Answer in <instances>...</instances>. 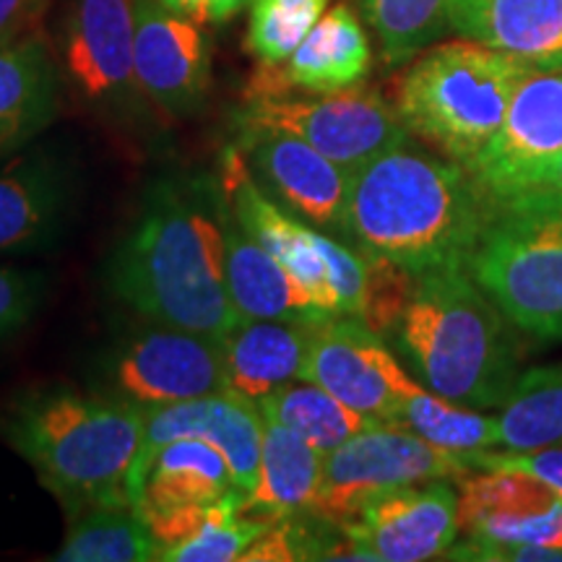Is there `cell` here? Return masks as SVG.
I'll list each match as a JSON object with an SVG mask.
<instances>
[{
    "label": "cell",
    "instance_id": "4fadbf2b",
    "mask_svg": "<svg viewBox=\"0 0 562 562\" xmlns=\"http://www.w3.org/2000/svg\"><path fill=\"white\" fill-rule=\"evenodd\" d=\"M112 391L140 409L227 391L222 341L161 326L140 328L110 364Z\"/></svg>",
    "mask_w": 562,
    "mask_h": 562
},
{
    "label": "cell",
    "instance_id": "4316f807",
    "mask_svg": "<svg viewBox=\"0 0 562 562\" xmlns=\"http://www.w3.org/2000/svg\"><path fill=\"white\" fill-rule=\"evenodd\" d=\"M58 562H149L159 544L146 516L133 505H91L70 513Z\"/></svg>",
    "mask_w": 562,
    "mask_h": 562
},
{
    "label": "cell",
    "instance_id": "52a82bcc",
    "mask_svg": "<svg viewBox=\"0 0 562 562\" xmlns=\"http://www.w3.org/2000/svg\"><path fill=\"white\" fill-rule=\"evenodd\" d=\"M472 453L446 451L409 427L378 419L368 430L323 453L313 513L323 521L344 526L383 492L430 480H461L476 472Z\"/></svg>",
    "mask_w": 562,
    "mask_h": 562
},
{
    "label": "cell",
    "instance_id": "1f68e13d",
    "mask_svg": "<svg viewBox=\"0 0 562 562\" xmlns=\"http://www.w3.org/2000/svg\"><path fill=\"white\" fill-rule=\"evenodd\" d=\"M328 0H252L245 47L258 66H279L326 13Z\"/></svg>",
    "mask_w": 562,
    "mask_h": 562
},
{
    "label": "cell",
    "instance_id": "f546056e",
    "mask_svg": "<svg viewBox=\"0 0 562 562\" xmlns=\"http://www.w3.org/2000/svg\"><path fill=\"white\" fill-rule=\"evenodd\" d=\"M396 425L409 427L425 440L456 453L492 451L501 446L497 417H484L472 406L456 404L425 385L402 404Z\"/></svg>",
    "mask_w": 562,
    "mask_h": 562
},
{
    "label": "cell",
    "instance_id": "d4e9b609",
    "mask_svg": "<svg viewBox=\"0 0 562 562\" xmlns=\"http://www.w3.org/2000/svg\"><path fill=\"white\" fill-rule=\"evenodd\" d=\"M237 490L229 461L222 451L201 438H180L159 448L144 482H140L138 510L146 518L188 505L214 503Z\"/></svg>",
    "mask_w": 562,
    "mask_h": 562
},
{
    "label": "cell",
    "instance_id": "9c48e42d",
    "mask_svg": "<svg viewBox=\"0 0 562 562\" xmlns=\"http://www.w3.org/2000/svg\"><path fill=\"white\" fill-rule=\"evenodd\" d=\"M133 37V0H70L60 70L83 104L115 123L140 121L149 102L136 79Z\"/></svg>",
    "mask_w": 562,
    "mask_h": 562
},
{
    "label": "cell",
    "instance_id": "6da1fadb",
    "mask_svg": "<svg viewBox=\"0 0 562 562\" xmlns=\"http://www.w3.org/2000/svg\"><path fill=\"white\" fill-rule=\"evenodd\" d=\"M497 211L467 165L406 140L351 172L344 237L419 277L469 266Z\"/></svg>",
    "mask_w": 562,
    "mask_h": 562
},
{
    "label": "cell",
    "instance_id": "5b68a950",
    "mask_svg": "<svg viewBox=\"0 0 562 562\" xmlns=\"http://www.w3.org/2000/svg\"><path fill=\"white\" fill-rule=\"evenodd\" d=\"M531 70L482 42H442L404 70L393 108L409 136L469 167L501 131L513 91Z\"/></svg>",
    "mask_w": 562,
    "mask_h": 562
},
{
    "label": "cell",
    "instance_id": "5bb4252c",
    "mask_svg": "<svg viewBox=\"0 0 562 562\" xmlns=\"http://www.w3.org/2000/svg\"><path fill=\"white\" fill-rule=\"evenodd\" d=\"M144 412V440H140L128 480L131 501L136 508L146 467L159 448L180 438H201L211 442L216 451H222L224 459L229 461L237 490L250 495L258 482L266 427V417L256 402L232 391H220L211 393V396L191 398V402L154 406V409Z\"/></svg>",
    "mask_w": 562,
    "mask_h": 562
},
{
    "label": "cell",
    "instance_id": "e0dca14e",
    "mask_svg": "<svg viewBox=\"0 0 562 562\" xmlns=\"http://www.w3.org/2000/svg\"><path fill=\"white\" fill-rule=\"evenodd\" d=\"M459 529L463 537L558 550L562 501L529 474L480 469L459 480Z\"/></svg>",
    "mask_w": 562,
    "mask_h": 562
},
{
    "label": "cell",
    "instance_id": "2e32d148",
    "mask_svg": "<svg viewBox=\"0 0 562 562\" xmlns=\"http://www.w3.org/2000/svg\"><path fill=\"white\" fill-rule=\"evenodd\" d=\"M133 66L140 91L161 115H193L211 89V42L201 21L159 0H133Z\"/></svg>",
    "mask_w": 562,
    "mask_h": 562
},
{
    "label": "cell",
    "instance_id": "7a4b0ae2",
    "mask_svg": "<svg viewBox=\"0 0 562 562\" xmlns=\"http://www.w3.org/2000/svg\"><path fill=\"white\" fill-rule=\"evenodd\" d=\"M224 203L161 186L112 261L117 297L151 323L224 341L243 321L227 286Z\"/></svg>",
    "mask_w": 562,
    "mask_h": 562
},
{
    "label": "cell",
    "instance_id": "44dd1931",
    "mask_svg": "<svg viewBox=\"0 0 562 562\" xmlns=\"http://www.w3.org/2000/svg\"><path fill=\"white\" fill-rule=\"evenodd\" d=\"M63 74L40 30L0 45V159L24 149L58 117Z\"/></svg>",
    "mask_w": 562,
    "mask_h": 562
},
{
    "label": "cell",
    "instance_id": "d6986e66",
    "mask_svg": "<svg viewBox=\"0 0 562 562\" xmlns=\"http://www.w3.org/2000/svg\"><path fill=\"white\" fill-rule=\"evenodd\" d=\"M448 30L533 70L562 68V0H451Z\"/></svg>",
    "mask_w": 562,
    "mask_h": 562
},
{
    "label": "cell",
    "instance_id": "484cf974",
    "mask_svg": "<svg viewBox=\"0 0 562 562\" xmlns=\"http://www.w3.org/2000/svg\"><path fill=\"white\" fill-rule=\"evenodd\" d=\"M66 211V186L53 165L16 159L0 167V252L50 243Z\"/></svg>",
    "mask_w": 562,
    "mask_h": 562
},
{
    "label": "cell",
    "instance_id": "8d00e7d4",
    "mask_svg": "<svg viewBox=\"0 0 562 562\" xmlns=\"http://www.w3.org/2000/svg\"><path fill=\"white\" fill-rule=\"evenodd\" d=\"M505 206H550L562 209V154L554 157L542 172L537 175L533 186L518 199H513ZM503 209V206H501Z\"/></svg>",
    "mask_w": 562,
    "mask_h": 562
},
{
    "label": "cell",
    "instance_id": "30bf717a",
    "mask_svg": "<svg viewBox=\"0 0 562 562\" xmlns=\"http://www.w3.org/2000/svg\"><path fill=\"white\" fill-rule=\"evenodd\" d=\"M302 381L318 383L351 409L383 422H396L402 404L422 389L381 334L349 315L318 321Z\"/></svg>",
    "mask_w": 562,
    "mask_h": 562
},
{
    "label": "cell",
    "instance_id": "ac0fdd59",
    "mask_svg": "<svg viewBox=\"0 0 562 562\" xmlns=\"http://www.w3.org/2000/svg\"><path fill=\"white\" fill-rule=\"evenodd\" d=\"M372 50L357 13L347 3L334 5L307 32L297 50L279 66H261L245 97H284L294 91L323 94L357 87L370 70Z\"/></svg>",
    "mask_w": 562,
    "mask_h": 562
},
{
    "label": "cell",
    "instance_id": "cb8c5ba5",
    "mask_svg": "<svg viewBox=\"0 0 562 562\" xmlns=\"http://www.w3.org/2000/svg\"><path fill=\"white\" fill-rule=\"evenodd\" d=\"M323 453L290 427L266 417L258 482L245 495V510L261 521L313 513L321 487Z\"/></svg>",
    "mask_w": 562,
    "mask_h": 562
},
{
    "label": "cell",
    "instance_id": "f1b7e54d",
    "mask_svg": "<svg viewBox=\"0 0 562 562\" xmlns=\"http://www.w3.org/2000/svg\"><path fill=\"white\" fill-rule=\"evenodd\" d=\"M497 425L505 451L562 446V364L521 372Z\"/></svg>",
    "mask_w": 562,
    "mask_h": 562
},
{
    "label": "cell",
    "instance_id": "74e56055",
    "mask_svg": "<svg viewBox=\"0 0 562 562\" xmlns=\"http://www.w3.org/2000/svg\"><path fill=\"white\" fill-rule=\"evenodd\" d=\"M250 3L252 0H209V21L211 24H224V21L235 19Z\"/></svg>",
    "mask_w": 562,
    "mask_h": 562
},
{
    "label": "cell",
    "instance_id": "83f0119b",
    "mask_svg": "<svg viewBox=\"0 0 562 562\" xmlns=\"http://www.w3.org/2000/svg\"><path fill=\"white\" fill-rule=\"evenodd\" d=\"M258 406H261L263 417L290 427L321 453L334 451L341 442L378 422L375 417H368V414L339 402L334 393L321 389L318 383L302 381V378L279 385L277 391L263 396Z\"/></svg>",
    "mask_w": 562,
    "mask_h": 562
},
{
    "label": "cell",
    "instance_id": "603a6c76",
    "mask_svg": "<svg viewBox=\"0 0 562 562\" xmlns=\"http://www.w3.org/2000/svg\"><path fill=\"white\" fill-rule=\"evenodd\" d=\"M159 544L161 562H232L240 560L269 521L245 510V492L232 490L214 503L188 505L146 518Z\"/></svg>",
    "mask_w": 562,
    "mask_h": 562
},
{
    "label": "cell",
    "instance_id": "3957f363",
    "mask_svg": "<svg viewBox=\"0 0 562 562\" xmlns=\"http://www.w3.org/2000/svg\"><path fill=\"white\" fill-rule=\"evenodd\" d=\"M144 422L146 412L121 393L55 385L13 398L0 435L70 516L91 505H133L128 480Z\"/></svg>",
    "mask_w": 562,
    "mask_h": 562
},
{
    "label": "cell",
    "instance_id": "ffe728a7",
    "mask_svg": "<svg viewBox=\"0 0 562 562\" xmlns=\"http://www.w3.org/2000/svg\"><path fill=\"white\" fill-rule=\"evenodd\" d=\"M323 318H243L222 341L227 391L261 402L297 381Z\"/></svg>",
    "mask_w": 562,
    "mask_h": 562
},
{
    "label": "cell",
    "instance_id": "8992f818",
    "mask_svg": "<svg viewBox=\"0 0 562 562\" xmlns=\"http://www.w3.org/2000/svg\"><path fill=\"white\" fill-rule=\"evenodd\" d=\"M467 269L513 326L562 339V209L503 206Z\"/></svg>",
    "mask_w": 562,
    "mask_h": 562
},
{
    "label": "cell",
    "instance_id": "9a60e30c",
    "mask_svg": "<svg viewBox=\"0 0 562 562\" xmlns=\"http://www.w3.org/2000/svg\"><path fill=\"white\" fill-rule=\"evenodd\" d=\"M360 560L422 562L446 558L459 539V490L451 480L406 484L375 495L341 526Z\"/></svg>",
    "mask_w": 562,
    "mask_h": 562
},
{
    "label": "cell",
    "instance_id": "8fae6325",
    "mask_svg": "<svg viewBox=\"0 0 562 562\" xmlns=\"http://www.w3.org/2000/svg\"><path fill=\"white\" fill-rule=\"evenodd\" d=\"M562 154V68L531 70L513 91L508 115L469 170L497 209L524 195Z\"/></svg>",
    "mask_w": 562,
    "mask_h": 562
},
{
    "label": "cell",
    "instance_id": "d590c367",
    "mask_svg": "<svg viewBox=\"0 0 562 562\" xmlns=\"http://www.w3.org/2000/svg\"><path fill=\"white\" fill-rule=\"evenodd\" d=\"M50 0H0V45H9L40 30Z\"/></svg>",
    "mask_w": 562,
    "mask_h": 562
},
{
    "label": "cell",
    "instance_id": "7c38bea8",
    "mask_svg": "<svg viewBox=\"0 0 562 562\" xmlns=\"http://www.w3.org/2000/svg\"><path fill=\"white\" fill-rule=\"evenodd\" d=\"M237 149L258 188L281 209L286 206L290 214L315 229L344 235L349 170L294 133L266 125H243Z\"/></svg>",
    "mask_w": 562,
    "mask_h": 562
},
{
    "label": "cell",
    "instance_id": "f35d334b",
    "mask_svg": "<svg viewBox=\"0 0 562 562\" xmlns=\"http://www.w3.org/2000/svg\"><path fill=\"white\" fill-rule=\"evenodd\" d=\"M167 9L182 13V16H191L201 24H209V0H159Z\"/></svg>",
    "mask_w": 562,
    "mask_h": 562
},
{
    "label": "cell",
    "instance_id": "ba28073f",
    "mask_svg": "<svg viewBox=\"0 0 562 562\" xmlns=\"http://www.w3.org/2000/svg\"><path fill=\"white\" fill-rule=\"evenodd\" d=\"M240 123L294 133L349 172L412 140L393 102L360 83L323 94L258 97L245 104Z\"/></svg>",
    "mask_w": 562,
    "mask_h": 562
},
{
    "label": "cell",
    "instance_id": "d6a6232c",
    "mask_svg": "<svg viewBox=\"0 0 562 562\" xmlns=\"http://www.w3.org/2000/svg\"><path fill=\"white\" fill-rule=\"evenodd\" d=\"M42 279L37 273L0 266V341L24 328L37 311Z\"/></svg>",
    "mask_w": 562,
    "mask_h": 562
},
{
    "label": "cell",
    "instance_id": "836d02e7",
    "mask_svg": "<svg viewBox=\"0 0 562 562\" xmlns=\"http://www.w3.org/2000/svg\"><path fill=\"white\" fill-rule=\"evenodd\" d=\"M474 469H501V472H521L544 482L562 501V448H537V451H474Z\"/></svg>",
    "mask_w": 562,
    "mask_h": 562
},
{
    "label": "cell",
    "instance_id": "277c9868",
    "mask_svg": "<svg viewBox=\"0 0 562 562\" xmlns=\"http://www.w3.org/2000/svg\"><path fill=\"white\" fill-rule=\"evenodd\" d=\"M505 315L467 266L417 277L398 321V347L430 391L472 409H497L518 381Z\"/></svg>",
    "mask_w": 562,
    "mask_h": 562
},
{
    "label": "cell",
    "instance_id": "ab89813d",
    "mask_svg": "<svg viewBox=\"0 0 562 562\" xmlns=\"http://www.w3.org/2000/svg\"><path fill=\"white\" fill-rule=\"evenodd\" d=\"M558 550H562V533H560V542H558Z\"/></svg>",
    "mask_w": 562,
    "mask_h": 562
},
{
    "label": "cell",
    "instance_id": "7402d4cb",
    "mask_svg": "<svg viewBox=\"0 0 562 562\" xmlns=\"http://www.w3.org/2000/svg\"><path fill=\"white\" fill-rule=\"evenodd\" d=\"M227 240V286L243 318H331L318 307L313 292L237 222L224 201Z\"/></svg>",
    "mask_w": 562,
    "mask_h": 562
},
{
    "label": "cell",
    "instance_id": "e575fe53",
    "mask_svg": "<svg viewBox=\"0 0 562 562\" xmlns=\"http://www.w3.org/2000/svg\"><path fill=\"white\" fill-rule=\"evenodd\" d=\"M446 558L482 562H562V550L542 544L495 542V539L467 537L461 544H453Z\"/></svg>",
    "mask_w": 562,
    "mask_h": 562
},
{
    "label": "cell",
    "instance_id": "4dcf8cb0",
    "mask_svg": "<svg viewBox=\"0 0 562 562\" xmlns=\"http://www.w3.org/2000/svg\"><path fill=\"white\" fill-rule=\"evenodd\" d=\"M389 66L417 58L448 30L451 0H360Z\"/></svg>",
    "mask_w": 562,
    "mask_h": 562
}]
</instances>
